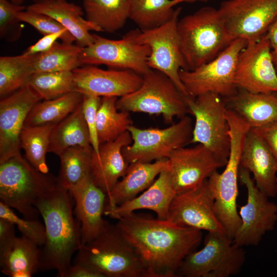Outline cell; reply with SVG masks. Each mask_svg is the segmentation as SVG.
<instances>
[{
    "label": "cell",
    "instance_id": "1",
    "mask_svg": "<svg viewBox=\"0 0 277 277\" xmlns=\"http://www.w3.org/2000/svg\"><path fill=\"white\" fill-rule=\"evenodd\" d=\"M116 225L134 248L147 277H174L184 259L195 251L202 231L168 220L133 212L117 220Z\"/></svg>",
    "mask_w": 277,
    "mask_h": 277
},
{
    "label": "cell",
    "instance_id": "2",
    "mask_svg": "<svg viewBox=\"0 0 277 277\" xmlns=\"http://www.w3.org/2000/svg\"><path fill=\"white\" fill-rule=\"evenodd\" d=\"M68 190L58 181L35 203L45 224L46 239L41 247L39 271L56 270L65 277L73 254L80 248L81 224L75 218Z\"/></svg>",
    "mask_w": 277,
    "mask_h": 277
},
{
    "label": "cell",
    "instance_id": "3",
    "mask_svg": "<svg viewBox=\"0 0 277 277\" xmlns=\"http://www.w3.org/2000/svg\"><path fill=\"white\" fill-rule=\"evenodd\" d=\"M74 263L90 267L104 277H147L140 256L116 224L108 223L96 238L82 245Z\"/></svg>",
    "mask_w": 277,
    "mask_h": 277
},
{
    "label": "cell",
    "instance_id": "4",
    "mask_svg": "<svg viewBox=\"0 0 277 277\" xmlns=\"http://www.w3.org/2000/svg\"><path fill=\"white\" fill-rule=\"evenodd\" d=\"M177 29L188 70L213 59L232 42L218 9L212 7H202L179 19Z\"/></svg>",
    "mask_w": 277,
    "mask_h": 277
},
{
    "label": "cell",
    "instance_id": "5",
    "mask_svg": "<svg viewBox=\"0 0 277 277\" xmlns=\"http://www.w3.org/2000/svg\"><path fill=\"white\" fill-rule=\"evenodd\" d=\"M58 181L36 170L21 154L0 163L1 201L28 219L36 220L37 199Z\"/></svg>",
    "mask_w": 277,
    "mask_h": 277
},
{
    "label": "cell",
    "instance_id": "6",
    "mask_svg": "<svg viewBox=\"0 0 277 277\" xmlns=\"http://www.w3.org/2000/svg\"><path fill=\"white\" fill-rule=\"evenodd\" d=\"M143 76V82L135 91L120 97L116 107L121 111L162 115L167 124L174 118L190 114L187 95L165 74L151 69Z\"/></svg>",
    "mask_w": 277,
    "mask_h": 277
},
{
    "label": "cell",
    "instance_id": "7",
    "mask_svg": "<svg viewBox=\"0 0 277 277\" xmlns=\"http://www.w3.org/2000/svg\"><path fill=\"white\" fill-rule=\"evenodd\" d=\"M245 259L244 249L226 232H208L203 248L184 259L176 276L229 277L239 273Z\"/></svg>",
    "mask_w": 277,
    "mask_h": 277
},
{
    "label": "cell",
    "instance_id": "8",
    "mask_svg": "<svg viewBox=\"0 0 277 277\" xmlns=\"http://www.w3.org/2000/svg\"><path fill=\"white\" fill-rule=\"evenodd\" d=\"M247 44L244 39H234L207 63L192 70L181 69L180 78L188 95L194 97L211 92L226 98L236 94L238 88L234 76L237 61Z\"/></svg>",
    "mask_w": 277,
    "mask_h": 277
},
{
    "label": "cell",
    "instance_id": "9",
    "mask_svg": "<svg viewBox=\"0 0 277 277\" xmlns=\"http://www.w3.org/2000/svg\"><path fill=\"white\" fill-rule=\"evenodd\" d=\"M190 114L194 116L190 143L201 144L208 148L225 165L230 152L229 126L224 98L209 92L194 97L187 96Z\"/></svg>",
    "mask_w": 277,
    "mask_h": 277
},
{
    "label": "cell",
    "instance_id": "10",
    "mask_svg": "<svg viewBox=\"0 0 277 277\" xmlns=\"http://www.w3.org/2000/svg\"><path fill=\"white\" fill-rule=\"evenodd\" d=\"M193 127L187 115L165 128L141 129L132 125L128 128L132 143L123 148V154L129 164L168 159L172 151L190 143Z\"/></svg>",
    "mask_w": 277,
    "mask_h": 277
},
{
    "label": "cell",
    "instance_id": "11",
    "mask_svg": "<svg viewBox=\"0 0 277 277\" xmlns=\"http://www.w3.org/2000/svg\"><path fill=\"white\" fill-rule=\"evenodd\" d=\"M136 30L129 31L120 39H111L93 34V42L83 47L82 65H104L114 69L130 70L141 75L151 68L148 65L149 47L135 39Z\"/></svg>",
    "mask_w": 277,
    "mask_h": 277
},
{
    "label": "cell",
    "instance_id": "12",
    "mask_svg": "<svg viewBox=\"0 0 277 277\" xmlns=\"http://www.w3.org/2000/svg\"><path fill=\"white\" fill-rule=\"evenodd\" d=\"M245 137L238 133L230 136V152L224 171L214 172L207 181L214 197L215 213L228 235L233 240L241 224L237 209L238 179Z\"/></svg>",
    "mask_w": 277,
    "mask_h": 277
},
{
    "label": "cell",
    "instance_id": "13",
    "mask_svg": "<svg viewBox=\"0 0 277 277\" xmlns=\"http://www.w3.org/2000/svg\"><path fill=\"white\" fill-rule=\"evenodd\" d=\"M218 11L231 41H259L277 17V0H227Z\"/></svg>",
    "mask_w": 277,
    "mask_h": 277
},
{
    "label": "cell",
    "instance_id": "14",
    "mask_svg": "<svg viewBox=\"0 0 277 277\" xmlns=\"http://www.w3.org/2000/svg\"><path fill=\"white\" fill-rule=\"evenodd\" d=\"M181 10V7L175 9L172 17L159 27L146 30H136L135 39L137 43L149 47V68L165 74L188 96L179 76L181 69L187 70L177 29Z\"/></svg>",
    "mask_w": 277,
    "mask_h": 277
},
{
    "label": "cell",
    "instance_id": "15",
    "mask_svg": "<svg viewBox=\"0 0 277 277\" xmlns=\"http://www.w3.org/2000/svg\"><path fill=\"white\" fill-rule=\"evenodd\" d=\"M239 179L247 189L246 203L240 207L241 224L233 239L240 247L258 245L277 223V204L256 187L250 173L240 167Z\"/></svg>",
    "mask_w": 277,
    "mask_h": 277
},
{
    "label": "cell",
    "instance_id": "16",
    "mask_svg": "<svg viewBox=\"0 0 277 277\" xmlns=\"http://www.w3.org/2000/svg\"><path fill=\"white\" fill-rule=\"evenodd\" d=\"M234 83L238 89L251 93L277 92V72L265 34L258 42L247 44L240 53Z\"/></svg>",
    "mask_w": 277,
    "mask_h": 277
},
{
    "label": "cell",
    "instance_id": "17",
    "mask_svg": "<svg viewBox=\"0 0 277 277\" xmlns=\"http://www.w3.org/2000/svg\"><path fill=\"white\" fill-rule=\"evenodd\" d=\"M214 203V195L207 179L194 188L176 194L167 220L201 231L226 233L215 213Z\"/></svg>",
    "mask_w": 277,
    "mask_h": 277
},
{
    "label": "cell",
    "instance_id": "18",
    "mask_svg": "<svg viewBox=\"0 0 277 277\" xmlns=\"http://www.w3.org/2000/svg\"><path fill=\"white\" fill-rule=\"evenodd\" d=\"M42 98L29 86L0 102V163L21 154L20 136L26 118Z\"/></svg>",
    "mask_w": 277,
    "mask_h": 277
},
{
    "label": "cell",
    "instance_id": "19",
    "mask_svg": "<svg viewBox=\"0 0 277 277\" xmlns=\"http://www.w3.org/2000/svg\"><path fill=\"white\" fill-rule=\"evenodd\" d=\"M168 159L169 171L177 194L199 186L214 172L225 166L201 144L177 148L171 152Z\"/></svg>",
    "mask_w": 277,
    "mask_h": 277
},
{
    "label": "cell",
    "instance_id": "20",
    "mask_svg": "<svg viewBox=\"0 0 277 277\" xmlns=\"http://www.w3.org/2000/svg\"><path fill=\"white\" fill-rule=\"evenodd\" d=\"M74 91L83 95L98 97H122L137 89L143 76L130 70H104L93 65L73 71Z\"/></svg>",
    "mask_w": 277,
    "mask_h": 277
},
{
    "label": "cell",
    "instance_id": "21",
    "mask_svg": "<svg viewBox=\"0 0 277 277\" xmlns=\"http://www.w3.org/2000/svg\"><path fill=\"white\" fill-rule=\"evenodd\" d=\"M68 192L75 202L74 213L81 224L83 245L100 235L109 223L103 218L107 194L95 184L91 175Z\"/></svg>",
    "mask_w": 277,
    "mask_h": 277
},
{
    "label": "cell",
    "instance_id": "22",
    "mask_svg": "<svg viewBox=\"0 0 277 277\" xmlns=\"http://www.w3.org/2000/svg\"><path fill=\"white\" fill-rule=\"evenodd\" d=\"M240 167L253 175L258 189L265 195H277V162L264 140L252 129L246 136Z\"/></svg>",
    "mask_w": 277,
    "mask_h": 277
},
{
    "label": "cell",
    "instance_id": "23",
    "mask_svg": "<svg viewBox=\"0 0 277 277\" xmlns=\"http://www.w3.org/2000/svg\"><path fill=\"white\" fill-rule=\"evenodd\" d=\"M176 194L168 169L162 171L152 184L140 195L105 210L104 215L118 220L136 210L148 209L154 212L157 218L167 220L171 203Z\"/></svg>",
    "mask_w": 277,
    "mask_h": 277
},
{
    "label": "cell",
    "instance_id": "24",
    "mask_svg": "<svg viewBox=\"0 0 277 277\" xmlns=\"http://www.w3.org/2000/svg\"><path fill=\"white\" fill-rule=\"evenodd\" d=\"M131 143V135L127 131L115 140L101 144L98 154L93 151L91 176L95 184L106 194L125 174L129 164L122 150Z\"/></svg>",
    "mask_w": 277,
    "mask_h": 277
},
{
    "label": "cell",
    "instance_id": "25",
    "mask_svg": "<svg viewBox=\"0 0 277 277\" xmlns=\"http://www.w3.org/2000/svg\"><path fill=\"white\" fill-rule=\"evenodd\" d=\"M169 167L167 158L152 162H137L129 164L125 174L107 194L105 210L137 196L149 187L159 174Z\"/></svg>",
    "mask_w": 277,
    "mask_h": 277
},
{
    "label": "cell",
    "instance_id": "26",
    "mask_svg": "<svg viewBox=\"0 0 277 277\" xmlns=\"http://www.w3.org/2000/svg\"><path fill=\"white\" fill-rule=\"evenodd\" d=\"M27 10L49 16L65 27L74 36L76 45L85 47L92 43L90 31H101L95 25L84 18L83 9L66 0H41L31 4Z\"/></svg>",
    "mask_w": 277,
    "mask_h": 277
},
{
    "label": "cell",
    "instance_id": "27",
    "mask_svg": "<svg viewBox=\"0 0 277 277\" xmlns=\"http://www.w3.org/2000/svg\"><path fill=\"white\" fill-rule=\"evenodd\" d=\"M228 109L255 128L277 122V92L253 93L242 89L223 98Z\"/></svg>",
    "mask_w": 277,
    "mask_h": 277
},
{
    "label": "cell",
    "instance_id": "28",
    "mask_svg": "<svg viewBox=\"0 0 277 277\" xmlns=\"http://www.w3.org/2000/svg\"><path fill=\"white\" fill-rule=\"evenodd\" d=\"M38 246L24 236L16 237L12 244L0 255L1 272L10 277H30L40 265Z\"/></svg>",
    "mask_w": 277,
    "mask_h": 277
},
{
    "label": "cell",
    "instance_id": "29",
    "mask_svg": "<svg viewBox=\"0 0 277 277\" xmlns=\"http://www.w3.org/2000/svg\"><path fill=\"white\" fill-rule=\"evenodd\" d=\"M74 146H91L82 102L73 112L55 126L51 134L48 152L59 156L66 149Z\"/></svg>",
    "mask_w": 277,
    "mask_h": 277
},
{
    "label": "cell",
    "instance_id": "30",
    "mask_svg": "<svg viewBox=\"0 0 277 277\" xmlns=\"http://www.w3.org/2000/svg\"><path fill=\"white\" fill-rule=\"evenodd\" d=\"M86 18L101 31L114 32L129 18L130 0H83Z\"/></svg>",
    "mask_w": 277,
    "mask_h": 277
},
{
    "label": "cell",
    "instance_id": "31",
    "mask_svg": "<svg viewBox=\"0 0 277 277\" xmlns=\"http://www.w3.org/2000/svg\"><path fill=\"white\" fill-rule=\"evenodd\" d=\"M83 95L73 91L60 97L36 104L29 112L25 126L57 124L82 103Z\"/></svg>",
    "mask_w": 277,
    "mask_h": 277
},
{
    "label": "cell",
    "instance_id": "32",
    "mask_svg": "<svg viewBox=\"0 0 277 277\" xmlns=\"http://www.w3.org/2000/svg\"><path fill=\"white\" fill-rule=\"evenodd\" d=\"M91 146H74L68 148L60 156L57 179L67 190L76 186L91 175Z\"/></svg>",
    "mask_w": 277,
    "mask_h": 277
},
{
    "label": "cell",
    "instance_id": "33",
    "mask_svg": "<svg viewBox=\"0 0 277 277\" xmlns=\"http://www.w3.org/2000/svg\"><path fill=\"white\" fill-rule=\"evenodd\" d=\"M34 55L23 53L0 57V96L5 97L27 86L34 73Z\"/></svg>",
    "mask_w": 277,
    "mask_h": 277
},
{
    "label": "cell",
    "instance_id": "34",
    "mask_svg": "<svg viewBox=\"0 0 277 277\" xmlns=\"http://www.w3.org/2000/svg\"><path fill=\"white\" fill-rule=\"evenodd\" d=\"M182 0H130L129 18L146 30L159 27L173 16V7Z\"/></svg>",
    "mask_w": 277,
    "mask_h": 277
},
{
    "label": "cell",
    "instance_id": "35",
    "mask_svg": "<svg viewBox=\"0 0 277 277\" xmlns=\"http://www.w3.org/2000/svg\"><path fill=\"white\" fill-rule=\"evenodd\" d=\"M117 97L104 96L97 113L96 123L100 144L113 141L128 131L132 125L129 112L116 107Z\"/></svg>",
    "mask_w": 277,
    "mask_h": 277
},
{
    "label": "cell",
    "instance_id": "36",
    "mask_svg": "<svg viewBox=\"0 0 277 277\" xmlns=\"http://www.w3.org/2000/svg\"><path fill=\"white\" fill-rule=\"evenodd\" d=\"M83 48L77 45L56 42L49 50L35 54L34 73L73 71L82 65L80 56Z\"/></svg>",
    "mask_w": 277,
    "mask_h": 277
},
{
    "label": "cell",
    "instance_id": "37",
    "mask_svg": "<svg viewBox=\"0 0 277 277\" xmlns=\"http://www.w3.org/2000/svg\"><path fill=\"white\" fill-rule=\"evenodd\" d=\"M56 124L24 126L20 136L21 148L26 160L38 171L49 173L46 161L52 131Z\"/></svg>",
    "mask_w": 277,
    "mask_h": 277
},
{
    "label": "cell",
    "instance_id": "38",
    "mask_svg": "<svg viewBox=\"0 0 277 277\" xmlns=\"http://www.w3.org/2000/svg\"><path fill=\"white\" fill-rule=\"evenodd\" d=\"M28 85L42 100L55 98L74 91L73 73V71L34 73Z\"/></svg>",
    "mask_w": 277,
    "mask_h": 277
},
{
    "label": "cell",
    "instance_id": "39",
    "mask_svg": "<svg viewBox=\"0 0 277 277\" xmlns=\"http://www.w3.org/2000/svg\"><path fill=\"white\" fill-rule=\"evenodd\" d=\"M0 218L9 221L17 226L23 236L29 239L39 247L46 242L45 225L37 220L18 217L11 208L0 202Z\"/></svg>",
    "mask_w": 277,
    "mask_h": 277
},
{
    "label": "cell",
    "instance_id": "40",
    "mask_svg": "<svg viewBox=\"0 0 277 277\" xmlns=\"http://www.w3.org/2000/svg\"><path fill=\"white\" fill-rule=\"evenodd\" d=\"M17 17L19 22L29 24L43 35L61 31H68L52 17L35 11L26 9L20 12Z\"/></svg>",
    "mask_w": 277,
    "mask_h": 277
},
{
    "label": "cell",
    "instance_id": "41",
    "mask_svg": "<svg viewBox=\"0 0 277 277\" xmlns=\"http://www.w3.org/2000/svg\"><path fill=\"white\" fill-rule=\"evenodd\" d=\"M101 97L83 95L82 107L84 116L89 131L91 146L93 152L98 154L100 143L97 131L96 116Z\"/></svg>",
    "mask_w": 277,
    "mask_h": 277
},
{
    "label": "cell",
    "instance_id": "42",
    "mask_svg": "<svg viewBox=\"0 0 277 277\" xmlns=\"http://www.w3.org/2000/svg\"><path fill=\"white\" fill-rule=\"evenodd\" d=\"M58 39H61L62 42L67 44H72L75 42V38L69 31L49 34L43 35V37L34 44L28 48L24 53L34 55L46 52L53 47Z\"/></svg>",
    "mask_w": 277,
    "mask_h": 277
},
{
    "label": "cell",
    "instance_id": "43",
    "mask_svg": "<svg viewBox=\"0 0 277 277\" xmlns=\"http://www.w3.org/2000/svg\"><path fill=\"white\" fill-rule=\"evenodd\" d=\"M27 7L16 5L8 0H0V34L4 36L9 28L17 22H19L17 14L26 10Z\"/></svg>",
    "mask_w": 277,
    "mask_h": 277
},
{
    "label": "cell",
    "instance_id": "44",
    "mask_svg": "<svg viewBox=\"0 0 277 277\" xmlns=\"http://www.w3.org/2000/svg\"><path fill=\"white\" fill-rule=\"evenodd\" d=\"M251 129L264 140L277 162V122Z\"/></svg>",
    "mask_w": 277,
    "mask_h": 277
},
{
    "label": "cell",
    "instance_id": "45",
    "mask_svg": "<svg viewBox=\"0 0 277 277\" xmlns=\"http://www.w3.org/2000/svg\"><path fill=\"white\" fill-rule=\"evenodd\" d=\"M15 226L12 222L0 218V255L8 249L17 237Z\"/></svg>",
    "mask_w": 277,
    "mask_h": 277
},
{
    "label": "cell",
    "instance_id": "46",
    "mask_svg": "<svg viewBox=\"0 0 277 277\" xmlns=\"http://www.w3.org/2000/svg\"><path fill=\"white\" fill-rule=\"evenodd\" d=\"M65 277H104V276L90 267L74 263L68 268Z\"/></svg>",
    "mask_w": 277,
    "mask_h": 277
},
{
    "label": "cell",
    "instance_id": "47",
    "mask_svg": "<svg viewBox=\"0 0 277 277\" xmlns=\"http://www.w3.org/2000/svg\"><path fill=\"white\" fill-rule=\"evenodd\" d=\"M265 35L269 41L271 54L277 72V17L270 26Z\"/></svg>",
    "mask_w": 277,
    "mask_h": 277
},
{
    "label": "cell",
    "instance_id": "48",
    "mask_svg": "<svg viewBox=\"0 0 277 277\" xmlns=\"http://www.w3.org/2000/svg\"><path fill=\"white\" fill-rule=\"evenodd\" d=\"M25 0H10V1L16 5H22ZM41 1V0H39Z\"/></svg>",
    "mask_w": 277,
    "mask_h": 277
},
{
    "label": "cell",
    "instance_id": "49",
    "mask_svg": "<svg viewBox=\"0 0 277 277\" xmlns=\"http://www.w3.org/2000/svg\"><path fill=\"white\" fill-rule=\"evenodd\" d=\"M182 2H194L197 1L206 2L210 0H182Z\"/></svg>",
    "mask_w": 277,
    "mask_h": 277
}]
</instances>
